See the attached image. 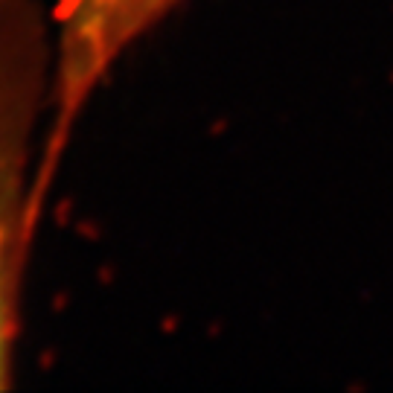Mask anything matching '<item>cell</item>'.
<instances>
[{
    "label": "cell",
    "mask_w": 393,
    "mask_h": 393,
    "mask_svg": "<svg viewBox=\"0 0 393 393\" xmlns=\"http://www.w3.org/2000/svg\"><path fill=\"white\" fill-rule=\"evenodd\" d=\"M53 23L41 0H0V390L9 387L23 265L38 218L35 129L50 111Z\"/></svg>",
    "instance_id": "6da1fadb"
},
{
    "label": "cell",
    "mask_w": 393,
    "mask_h": 393,
    "mask_svg": "<svg viewBox=\"0 0 393 393\" xmlns=\"http://www.w3.org/2000/svg\"><path fill=\"white\" fill-rule=\"evenodd\" d=\"M53 23L50 129L38 160V201L50 189L70 131L119 56L184 0H41Z\"/></svg>",
    "instance_id": "7a4b0ae2"
}]
</instances>
